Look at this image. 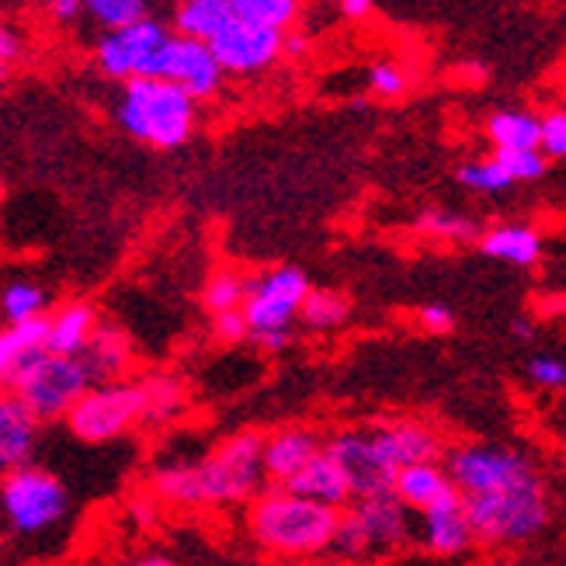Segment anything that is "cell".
Masks as SVG:
<instances>
[{
    "instance_id": "obj_1",
    "label": "cell",
    "mask_w": 566,
    "mask_h": 566,
    "mask_svg": "<svg viewBox=\"0 0 566 566\" xmlns=\"http://www.w3.org/2000/svg\"><path fill=\"white\" fill-rule=\"evenodd\" d=\"M337 511L292 494L279 483H264L248 501V532L254 546L279 559H316L331 546Z\"/></svg>"
},
{
    "instance_id": "obj_2",
    "label": "cell",
    "mask_w": 566,
    "mask_h": 566,
    "mask_svg": "<svg viewBox=\"0 0 566 566\" xmlns=\"http://www.w3.org/2000/svg\"><path fill=\"white\" fill-rule=\"evenodd\" d=\"M462 501L476 543H490V546L532 543V538H538L553 525L556 514V501L543 470L504 490H494V494L462 497Z\"/></svg>"
},
{
    "instance_id": "obj_3",
    "label": "cell",
    "mask_w": 566,
    "mask_h": 566,
    "mask_svg": "<svg viewBox=\"0 0 566 566\" xmlns=\"http://www.w3.org/2000/svg\"><path fill=\"white\" fill-rule=\"evenodd\" d=\"M115 118L133 139L150 143L157 150H178L199 126V102L188 97L178 84L133 77L122 84Z\"/></svg>"
},
{
    "instance_id": "obj_4",
    "label": "cell",
    "mask_w": 566,
    "mask_h": 566,
    "mask_svg": "<svg viewBox=\"0 0 566 566\" xmlns=\"http://www.w3.org/2000/svg\"><path fill=\"white\" fill-rule=\"evenodd\" d=\"M91 386L94 382L81 358L49 355L45 348L14 355L4 376V392H11V397H18L29 407L39 424L66 417L70 407L77 403Z\"/></svg>"
},
{
    "instance_id": "obj_5",
    "label": "cell",
    "mask_w": 566,
    "mask_h": 566,
    "mask_svg": "<svg viewBox=\"0 0 566 566\" xmlns=\"http://www.w3.org/2000/svg\"><path fill=\"white\" fill-rule=\"evenodd\" d=\"M410 543V511L392 497V490L373 497H355L337 511V525L327 553L340 563H365L397 553Z\"/></svg>"
},
{
    "instance_id": "obj_6",
    "label": "cell",
    "mask_w": 566,
    "mask_h": 566,
    "mask_svg": "<svg viewBox=\"0 0 566 566\" xmlns=\"http://www.w3.org/2000/svg\"><path fill=\"white\" fill-rule=\"evenodd\" d=\"M261 449L264 434L240 431L219 441L202 462H195V473L202 483V504H248L254 494H261V486L268 483L261 470Z\"/></svg>"
},
{
    "instance_id": "obj_7",
    "label": "cell",
    "mask_w": 566,
    "mask_h": 566,
    "mask_svg": "<svg viewBox=\"0 0 566 566\" xmlns=\"http://www.w3.org/2000/svg\"><path fill=\"white\" fill-rule=\"evenodd\" d=\"M70 511L66 486L42 465H18L0 473V514L18 535L53 532Z\"/></svg>"
},
{
    "instance_id": "obj_8",
    "label": "cell",
    "mask_w": 566,
    "mask_h": 566,
    "mask_svg": "<svg viewBox=\"0 0 566 566\" xmlns=\"http://www.w3.org/2000/svg\"><path fill=\"white\" fill-rule=\"evenodd\" d=\"M324 452L337 462V470L344 473V480H348L352 501L386 494L392 486V476L400 470L386 424L337 431L334 438L324 441Z\"/></svg>"
},
{
    "instance_id": "obj_9",
    "label": "cell",
    "mask_w": 566,
    "mask_h": 566,
    "mask_svg": "<svg viewBox=\"0 0 566 566\" xmlns=\"http://www.w3.org/2000/svg\"><path fill=\"white\" fill-rule=\"evenodd\" d=\"M446 473L449 483L455 486V494L462 497H480L494 494L511 483H518L532 473H538L535 455L514 449V446H455L446 449Z\"/></svg>"
},
{
    "instance_id": "obj_10",
    "label": "cell",
    "mask_w": 566,
    "mask_h": 566,
    "mask_svg": "<svg viewBox=\"0 0 566 566\" xmlns=\"http://www.w3.org/2000/svg\"><path fill=\"white\" fill-rule=\"evenodd\" d=\"M70 431L87 446H105L143 424V392L139 382H97L70 407L63 417Z\"/></svg>"
},
{
    "instance_id": "obj_11",
    "label": "cell",
    "mask_w": 566,
    "mask_h": 566,
    "mask_svg": "<svg viewBox=\"0 0 566 566\" xmlns=\"http://www.w3.org/2000/svg\"><path fill=\"white\" fill-rule=\"evenodd\" d=\"M310 292V279L303 268H272L258 279H248V295H243V319H248L251 337L264 331H292L300 306Z\"/></svg>"
},
{
    "instance_id": "obj_12",
    "label": "cell",
    "mask_w": 566,
    "mask_h": 566,
    "mask_svg": "<svg viewBox=\"0 0 566 566\" xmlns=\"http://www.w3.org/2000/svg\"><path fill=\"white\" fill-rule=\"evenodd\" d=\"M143 77L178 84L188 97H195V102H206V97L219 94L227 73L219 70L206 42H195L185 35H167L157 53L146 60Z\"/></svg>"
},
{
    "instance_id": "obj_13",
    "label": "cell",
    "mask_w": 566,
    "mask_h": 566,
    "mask_svg": "<svg viewBox=\"0 0 566 566\" xmlns=\"http://www.w3.org/2000/svg\"><path fill=\"white\" fill-rule=\"evenodd\" d=\"M282 35L275 29H261L240 18H230L206 45L223 73L233 77H254V73L272 70L282 60Z\"/></svg>"
},
{
    "instance_id": "obj_14",
    "label": "cell",
    "mask_w": 566,
    "mask_h": 566,
    "mask_svg": "<svg viewBox=\"0 0 566 566\" xmlns=\"http://www.w3.org/2000/svg\"><path fill=\"white\" fill-rule=\"evenodd\" d=\"M167 35H170L167 24L146 14L136 24H126V29L105 32L102 42H97V49H94V60H97V66H102L105 77L126 84L133 77H143L146 60L157 53Z\"/></svg>"
},
{
    "instance_id": "obj_15",
    "label": "cell",
    "mask_w": 566,
    "mask_h": 566,
    "mask_svg": "<svg viewBox=\"0 0 566 566\" xmlns=\"http://www.w3.org/2000/svg\"><path fill=\"white\" fill-rule=\"evenodd\" d=\"M421 543L434 556H462L476 546V535L465 514V501L455 490H449L446 497H438L421 511Z\"/></svg>"
},
{
    "instance_id": "obj_16",
    "label": "cell",
    "mask_w": 566,
    "mask_h": 566,
    "mask_svg": "<svg viewBox=\"0 0 566 566\" xmlns=\"http://www.w3.org/2000/svg\"><path fill=\"white\" fill-rule=\"evenodd\" d=\"M316 452H324V438H319L313 428H282L275 434H268L264 449H261L264 480L282 486L285 480L300 473Z\"/></svg>"
},
{
    "instance_id": "obj_17",
    "label": "cell",
    "mask_w": 566,
    "mask_h": 566,
    "mask_svg": "<svg viewBox=\"0 0 566 566\" xmlns=\"http://www.w3.org/2000/svg\"><path fill=\"white\" fill-rule=\"evenodd\" d=\"M42 424L11 392H0V473L29 465L39 449Z\"/></svg>"
},
{
    "instance_id": "obj_18",
    "label": "cell",
    "mask_w": 566,
    "mask_h": 566,
    "mask_svg": "<svg viewBox=\"0 0 566 566\" xmlns=\"http://www.w3.org/2000/svg\"><path fill=\"white\" fill-rule=\"evenodd\" d=\"M81 361H84L94 386L97 382H122L129 376V368H133V340L126 337V331H122V327L97 319L91 340L84 344V352H81Z\"/></svg>"
},
{
    "instance_id": "obj_19",
    "label": "cell",
    "mask_w": 566,
    "mask_h": 566,
    "mask_svg": "<svg viewBox=\"0 0 566 566\" xmlns=\"http://www.w3.org/2000/svg\"><path fill=\"white\" fill-rule=\"evenodd\" d=\"M285 490H292V494L300 497H310L316 504H327L334 511L348 507L352 504V490H348V480H344V473L337 470V462L327 455V452H316L300 473H295L292 480L282 483Z\"/></svg>"
},
{
    "instance_id": "obj_20",
    "label": "cell",
    "mask_w": 566,
    "mask_h": 566,
    "mask_svg": "<svg viewBox=\"0 0 566 566\" xmlns=\"http://www.w3.org/2000/svg\"><path fill=\"white\" fill-rule=\"evenodd\" d=\"M480 251L514 268H535L546 254V237L528 223H507L480 233Z\"/></svg>"
},
{
    "instance_id": "obj_21",
    "label": "cell",
    "mask_w": 566,
    "mask_h": 566,
    "mask_svg": "<svg viewBox=\"0 0 566 566\" xmlns=\"http://www.w3.org/2000/svg\"><path fill=\"white\" fill-rule=\"evenodd\" d=\"M389 490L407 511H424L428 504L446 497L455 486L449 483V473L441 462H410V465H400Z\"/></svg>"
},
{
    "instance_id": "obj_22",
    "label": "cell",
    "mask_w": 566,
    "mask_h": 566,
    "mask_svg": "<svg viewBox=\"0 0 566 566\" xmlns=\"http://www.w3.org/2000/svg\"><path fill=\"white\" fill-rule=\"evenodd\" d=\"M97 327V313L91 303H66L56 313H49V331H45V352L49 355H66L81 358L84 344L91 340Z\"/></svg>"
},
{
    "instance_id": "obj_23",
    "label": "cell",
    "mask_w": 566,
    "mask_h": 566,
    "mask_svg": "<svg viewBox=\"0 0 566 566\" xmlns=\"http://www.w3.org/2000/svg\"><path fill=\"white\" fill-rule=\"evenodd\" d=\"M386 431H389V441H392V452H397V462L400 465H410V462H441L446 459V438L441 431H434L431 424L424 421H386Z\"/></svg>"
},
{
    "instance_id": "obj_24",
    "label": "cell",
    "mask_w": 566,
    "mask_h": 566,
    "mask_svg": "<svg viewBox=\"0 0 566 566\" xmlns=\"http://www.w3.org/2000/svg\"><path fill=\"white\" fill-rule=\"evenodd\" d=\"M233 18L227 0H181L175 8V35L195 39V42H209L223 24Z\"/></svg>"
},
{
    "instance_id": "obj_25",
    "label": "cell",
    "mask_w": 566,
    "mask_h": 566,
    "mask_svg": "<svg viewBox=\"0 0 566 566\" xmlns=\"http://www.w3.org/2000/svg\"><path fill=\"white\" fill-rule=\"evenodd\" d=\"M348 316H352V300L344 292H337V289H310L303 306H300V316H295V319H300L306 331L331 334Z\"/></svg>"
},
{
    "instance_id": "obj_26",
    "label": "cell",
    "mask_w": 566,
    "mask_h": 566,
    "mask_svg": "<svg viewBox=\"0 0 566 566\" xmlns=\"http://www.w3.org/2000/svg\"><path fill=\"white\" fill-rule=\"evenodd\" d=\"M486 136L494 150H538V115L507 108L486 122Z\"/></svg>"
},
{
    "instance_id": "obj_27",
    "label": "cell",
    "mask_w": 566,
    "mask_h": 566,
    "mask_svg": "<svg viewBox=\"0 0 566 566\" xmlns=\"http://www.w3.org/2000/svg\"><path fill=\"white\" fill-rule=\"evenodd\" d=\"M143 392V421H154V424H167L185 410V386L175 376H146L139 382Z\"/></svg>"
},
{
    "instance_id": "obj_28",
    "label": "cell",
    "mask_w": 566,
    "mask_h": 566,
    "mask_svg": "<svg viewBox=\"0 0 566 566\" xmlns=\"http://www.w3.org/2000/svg\"><path fill=\"white\" fill-rule=\"evenodd\" d=\"M227 4L233 18L248 24H261V29H275V32H289L303 11V0H227Z\"/></svg>"
},
{
    "instance_id": "obj_29",
    "label": "cell",
    "mask_w": 566,
    "mask_h": 566,
    "mask_svg": "<svg viewBox=\"0 0 566 566\" xmlns=\"http://www.w3.org/2000/svg\"><path fill=\"white\" fill-rule=\"evenodd\" d=\"M154 494L167 504H178V507H199L202 483H199V473H195V462H178V465H164V470H157Z\"/></svg>"
},
{
    "instance_id": "obj_30",
    "label": "cell",
    "mask_w": 566,
    "mask_h": 566,
    "mask_svg": "<svg viewBox=\"0 0 566 566\" xmlns=\"http://www.w3.org/2000/svg\"><path fill=\"white\" fill-rule=\"evenodd\" d=\"M45 306H49V295L35 282H11L4 292H0V313H4L8 327L11 324H21V319L42 316Z\"/></svg>"
},
{
    "instance_id": "obj_31",
    "label": "cell",
    "mask_w": 566,
    "mask_h": 566,
    "mask_svg": "<svg viewBox=\"0 0 566 566\" xmlns=\"http://www.w3.org/2000/svg\"><path fill=\"white\" fill-rule=\"evenodd\" d=\"M417 230L434 237V240H449V243H473L480 237L473 219H465L459 212H449V209H428L417 216Z\"/></svg>"
},
{
    "instance_id": "obj_32",
    "label": "cell",
    "mask_w": 566,
    "mask_h": 566,
    "mask_svg": "<svg viewBox=\"0 0 566 566\" xmlns=\"http://www.w3.org/2000/svg\"><path fill=\"white\" fill-rule=\"evenodd\" d=\"M243 295H248V275L233 272V268H223V272H216L206 282L202 303L216 316V313H227V310H240L243 306Z\"/></svg>"
},
{
    "instance_id": "obj_33",
    "label": "cell",
    "mask_w": 566,
    "mask_h": 566,
    "mask_svg": "<svg viewBox=\"0 0 566 566\" xmlns=\"http://www.w3.org/2000/svg\"><path fill=\"white\" fill-rule=\"evenodd\" d=\"M146 0H84V14L102 24V29L115 32V29H126V24H136L146 18Z\"/></svg>"
},
{
    "instance_id": "obj_34",
    "label": "cell",
    "mask_w": 566,
    "mask_h": 566,
    "mask_svg": "<svg viewBox=\"0 0 566 566\" xmlns=\"http://www.w3.org/2000/svg\"><path fill=\"white\" fill-rule=\"evenodd\" d=\"M459 185L462 188H470V191H483V195H504L511 191V178L504 175V167L490 157V160H470V164H462L459 167Z\"/></svg>"
},
{
    "instance_id": "obj_35",
    "label": "cell",
    "mask_w": 566,
    "mask_h": 566,
    "mask_svg": "<svg viewBox=\"0 0 566 566\" xmlns=\"http://www.w3.org/2000/svg\"><path fill=\"white\" fill-rule=\"evenodd\" d=\"M494 160L504 167V175L511 178V185H532L543 181L549 160L538 150H494Z\"/></svg>"
},
{
    "instance_id": "obj_36",
    "label": "cell",
    "mask_w": 566,
    "mask_h": 566,
    "mask_svg": "<svg viewBox=\"0 0 566 566\" xmlns=\"http://www.w3.org/2000/svg\"><path fill=\"white\" fill-rule=\"evenodd\" d=\"M538 154L549 164L566 157V112L563 108H549L538 118Z\"/></svg>"
},
{
    "instance_id": "obj_37",
    "label": "cell",
    "mask_w": 566,
    "mask_h": 566,
    "mask_svg": "<svg viewBox=\"0 0 566 566\" xmlns=\"http://www.w3.org/2000/svg\"><path fill=\"white\" fill-rule=\"evenodd\" d=\"M45 331H49V313H42V316H35V319H21V324L4 327L8 344H11V352H14V355L45 348Z\"/></svg>"
},
{
    "instance_id": "obj_38",
    "label": "cell",
    "mask_w": 566,
    "mask_h": 566,
    "mask_svg": "<svg viewBox=\"0 0 566 566\" xmlns=\"http://www.w3.org/2000/svg\"><path fill=\"white\" fill-rule=\"evenodd\" d=\"M525 373L532 379V386L538 389H549V392H559L566 386V365L559 355H532Z\"/></svg>"
},
{
    "instance_id": "obj_39",
    "label": "cell",
    "mask_w": 566,
    "mask_h": 566,
    "mask_svg": "<svg viewBox=\"0 0 566 566\" xmlns=\"http://www.w3.org/2000/svg\"><path fill=\"white\" fill-rule=\"evenodd\" d=\"M368 87L379 97H400L407 91V73L397 63H376L368 70Z\"/></svg>"
},
{
    "instance_id": "obj_40",
    "label": "cell",
    "mask_w": 566,
    "mask_h": 566,
    "mask_svg": "<svg viewBox=\"0 0 566 566\" xmlns=\"http://www.w3.org/2000/svg\"><path fill=\"white\" fill-rule=\"evenodd\" d=\"M212 334L223 344H243L251 337V327H248V319H243L240 310H227V313L212 316Z\"/></svg>"
},
{
    "instance_id": "obj_41",
    "label": "cell",
    "mask_w": 566,
    "mask_h": 566,
    "mask_svg": "<svg viewBox=\"0 0 566 566\" xmlns=\"http://www.w3.org/2000/svg\"><path fill=\"white\" fill-rule=\"evenodd\" d=\"M24 56V42L21 35L11 29L8 21H0V84L11 77V70L18 66V60Z\"/></svg>"
},
{
    "instance_id": "obj_42",
    "label": "cell",
    "mask_w": 566,
    "mask_h": 566,
    "mask_svg": "<svg viewBox=\"0 0 566 566\" xmlns=\"http://www.w3.org/2000/svg\"><path fill=\"white\" fill-rule=\"evenodd\" d=\"M417 319H421V327L431 331V334H449L455 327V313L449 306L441 303H428L421 306V313H417Z\"/></svg>"
},
{
    "instance_id": "obj_43",
    "label": "cell",
    "mask_w": 566,
    "mask_h": 566,
    "mask_svg": "<svg viewBox=\"0 0 566 566\" xmlns=\"http://www.w3.org/2000/svg\"><path fill=\"white\" fill-rule=\"evenodd\" d=\"M254 340H258L261 352L279 355V352H285L289 344H292V331H264V334H254Z\"/></svg>"
},
{
    "instance_id": "obj_44",
    "label": "cell",
    "mask_w": 566,
    "mask_h": 566,
    "mask_svg": "<svg viewBox=\"0 0 566 566\" xmlns=\"http://www.w3.org/2000/svg\"><path fill=\"white\" fill-rule=\"evenodd\" d=\"M306 49H310L306 35H300V32H285L282 35V56L300 60V56H306Z\"/></svg>"
},
{
    "instance_id": "obj_45",
    "label": "cell",
    "mask_w": 566,
    "mask_h": 566,
    "mask_svg": "<svg viewBox=\"0 0 566 566\" xmlns=\"http://www.w3.org/2000/svg\"><path fill=\"white\" fill-rule=\"evenodd\" d=\"M373 8H376V0H340L344 18H352V21L368 18V14H373Z\"/></svg>"
},
{
    "instance_id": "obj_46",
    "label": "cell",
    "mask_w": 566,
    "mask_h": 566,
    "mask_svg": "<svg viewBox=\"0 0 566 566\" xmlns=\"http://www.w3.org/2000/svg\"><path fill=\"white\" fill-rule=\"evenodd\" d=\"M11 361H14V352H11V344H8V334L0 331V386H4V376H8Z\"/></svg>"
},
{
    "instance_id": "obj_47",
    "label": "cell",
    "mask_w": 566,
    "mask_h": 566,
    "mask_svg": "<svg viewBox=\"0 0 566 566\" xmlns=\"http://www.w3.org/2000/svg\"><path fill=\"white\" fill-rule=\"evenodd\" d=\"M511 334L518 337V340H532V337H535V324H532L528 316H518V319L511 324Z\"/></svg>"
},
{
    "instance_id": "obj_48",
    "label": "cell",
    "mask_w": 566,
    "mask_h": 566,
    "mask_svg": "<svg viewBox=\"0 0 566 566\" xmlns=\"http://www.w3.org/2000/svg\"><path fill=\"white\" fill-rule=\"evenodd\" d=\"M129 566H175V559H167V556H157V553H150V556H136Z\"/></svg>"
},
{
    "instance_id": "obj_49",
    "label": "cell",
    "mask_w": 566,
    "mask_h": 566,
    "mask_svg": "<svg viewBox=\"0 0 566 566\" xmlns=\"http://www.w3.org/2000/svg\"><path fill=\"white\" fill-rule=\"evenodd\" d=\"M39 4H45V8H49V4H56V0H39Z\"/></svg>"
},
{
    "instance_id": "obj_50",
    "label": "cell",
    "mask_w": 566,
    "mask_h": 566,
    "mask_svg": "<svg viewBox=\"0 0 566 566\" xmlns=\"http://www.w3.org/2000/svg\"><path fill=\"white\" fill-rule=\"evenodd\" d=\"M0 202H4V185H0Z\"/></svg>"
},
{
    "instance_id": "obj_51",
    "label": "cell",
    "mask_w": 566,
    "mask_h": 566,
    "mask_svg": "<svg viewBox=\"0 0 566 566\" xmlns=\"http://www.w3.org/2000/svg\"><path fill=\"white\" fill-rule=\"evenodd\" d=\"M146 4H150V0H146Z\"/></svg>"
}]
</instances>
